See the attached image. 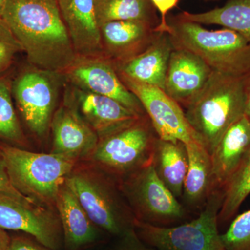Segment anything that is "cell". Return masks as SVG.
I'll use <instances>...</instances> for the list:
<instances>
[{"instance_id": "cell-1", "label": "cell", "mask_w": 250, "mask_h": 250, "mask_svg": "<svg viewBox=\"0 0 250 250\" xmlns=\"http://www.w3.org/2000/svg\"><path fill=\"white\" fill-rule=\"evenodd\" d=\"M1 17L33 66L65 72L77 60L57 0H7Z\"/></svg>"}, {"instance_id": "cell-2", "label": "cell", "mask_w": 250, "mask_h": 250, "mask_svg": "<svg viewBox=\"0 0 250 250\" xmlns=\"http://www.w3.org/2000/svg\"><path fill=\"white\" fill-rule=\"evenodd\" d=\"M245 78L213 71L201 93L186 108V118L210 154L245 113Z\"/></svg>"}, {"instance_id": "cell-3", "label": "cell", "mask_w": 250, "mask_h": 250, "mask_svg": "<svg viewBox=\"0 0 250 250\" xmlns=\"http://www.w3.org/2000/svg\"><path fill=\"white\" fill-rule=\"evenodd\" d=\"M94 225L119 238L134 231L135 219L115 179L79 161L65 181Z\"/></svg>"}, {"instance_id": "cell-4", "label": "cell", "mask_w": 250, "mask_h": 250, "mask_svg": "<svg viewBox=\"0 0 250 250\" xmlns=\"http://www.w3.org/2000/svg\"><path fill=\"white\" fill-rule=\"evenodd\" d=\"M169 25L174 48L195 54L213 71L239 78L250 75V42L239 33L227 28L208 30L179 19Z\"/></svg>"}, {"instance_id": "cell-5", "label": "cell", "mask_w": 250, "mask_h": 250, "mask_svg": "<svg viewBox=\"0 0 250 250\" xmlns=\"http://www.w3.org/2000/svg\"><path fill=\"white\" fill-rule=\"evenodd\" d=\"M0 148L15 188L39 205L55 208L59 188L79 161L52 152H31L6 143L0 145Z\"/></svg>"}, {"instance_id": "cell-6", "label": "cell", "mask_w": 250, "mask_h": 250, "mask_svg": "<svg viewBox=\"0 0 250 250\" xmlns=\"http://www.w3.org/2000/svg\"><path fill=\"white\" fill-rule=\"evenodd\" d=\"M155 130L147 114L99 139L83 161L116 181L152 164L156 140Z\"/></svg>"}, {"instance_id": "cell-7", "label": "cell", "mask_w": 250, "mask_h": 250, "mask_svg": "<svg viewBox=\"0 0 250 250\" xmlns=\"http://www.w3.org/2000/svg\"><path fill=\"white\" fill-rule=\"evenodd\" d=\"M223 200V190L215 188L200 214L192 221L160 227L136 220L135 231L143 243L158 250H225L218 229Z\"/></svg>"}, {"instance_id": "cell-8", "label": "cell", "mask_w": 250, "mask_h": 250, "mask_svg": "<svg viewBox=\"0 0 250 250\" xmlns=\"http://www.w3.org/2000/svg\"><path fill=\"white\" fill-rule=\"evenodd\" d=\"M117 183L137 221L167 227L187 219V208L161 182L152 164Z\"/></svg>"}, {"instance_id": "cell-9", "label": "cell", "mask_w": 250, "mask_h": 250, "mask_svg": "<svg viewBox=\"0 0 250 250\" xmlns=\"http://www.w3.org/2000/svg\"><path fill=\"white\" fill-rule=\"evenodd\" d=\"M58 72L26 69L12 81V95L26 125L38 137L50 127L58 98Z\"/></svg>"}, {"instance_id": "cell-10", "label": "cell", "mask_w": 250, "mask_h": 250, "mask_svg": "<svg viewBox=\"0 0 250 250\" xmlns=\"http://www.w3.org/2000/svg\"><path fill=\"white\" fill-rule=\"evenodd\" d=\"M0 228L21 231L44 246L61 250L64 246L60 218L55 208L0 192Z\"/></svg>"}, {"instance_id": "cell-11", "label": "cell", "mask_w": 250, "mask_h": 250, "mask_svg": "<svg viewBox=\"0 0 250 250\" xmlns=\"http://www.w3.org/2000/svg\"><path fill=\"white\" fill-rule=\"evenodd\" d=\"M118 75L126 88L141 102L159 139L173 142L180 141L185 145L200 143L182 106L164 90L140 83L121 74Z\"/></svg>"}, {"instance_id": "cell-12", "label": "cell", "mask_w": 250, "mask_h": 250, "mask_svg": "<svg viewBox=\"0 0 250 250\" xmlns=\"http://www.w3.org/2000/svg\"><path fill=\"white\" fill-rule=\"evenodd\" d=\"M65 72L78 88L113 99L140 115H146L141 102L122 82L111 60L82 57Z\"/></svg>"}, {"instance_id": "cell-13", "label": "cell", "mask_w": 250, "mask_h": 250, "mask_svg": "<svg viewBox=\"0 0 250 250\" xmlns=\"http://www.w3.org/2000/svg\"><path fill=\"white\" fill-rule=\"evenodd\" d=\"M50 127L53 154L82 161L98 145V134L67 102L54 112Z\"/></svg>"}, {"instance_id": "cell-14", "label": "cell", "mask_w": 250, "mask_h": 250, "mask_svg": "<svg viewBox=\"0 0 250 250\" xmlns=\"http://www.w3.org/2000/svg\"><path fill=\"white\" fill-rule=\"evenodd\" d=\"M213 70L200 57L188 51L172 49L166 73L164 92L187 108L197 98Z\"/></svg>"}, {"instance_id": "cell-15", "label": "cell", "mask_w": 250, "mask_h": 250, "mask_svg": "<svg viewBox=\"0 0 250 250\" xmlns=\"http://www.w3.org/2000/svg\"><path fill=\"white\" fill-rule=\"evenodd\" d=\"M70 104L99 139L139 119L140 115L113 99L76 88ZM144 116V115H143Z\"/></svg>"}, {"instance_id": "cell-16", "label": "cell", "mask_w": 250, "mask_h": 250, "mask_svg": "<svg viewBox=\"0 0 250 250\" xmlns=\"http://www.w3.org/2000/svg\"><path fill=\"white\" fill-rule=\"evenodd\" d=\"M77 55L93 57L104 50L95 0H57Z\"/></svg>"}, {"instance_id": "cell-17", "label": "cell", "mask_w": 250, "mask_h": 250, "mask_svg": "<svg viewBox=\"0 0 250 250\" xmlns=\"http://www.w3.org/2000/svg\"><path fill=\"white\" fill-rule=\"evenodd\" d=\"M156 26L146 21H120L100 26L104 48L116 59L115 63L125 62L141 54L155 41L159 34Z\"/></svg>"}, {"instance_id": "cell-18", "label": "cell", "mask_w": 250, "mask_h": 250, "mask_svg": "<svg viewBox=\"0 0 250 250\" xmlns=\"http://www.w3.org/2000/svg\"><path fill=\"white\" fill-rule=\"evenodd\" d=\"M173 49L170 35L162 33L144 52L125 62L113 63L118 74L164 90L169 60Z\"/></svg>"}, {"instance_id": "cell-19", "label": "cell", "mask_w": 250, "mask_h": 250, "mask_svg": "<svg viewBox=\"0 0 250 250\" xmlns=\"http://www.w3.org/2000/svg\"><path fill=\"white\" fill-rule=\"evenodd\" d=\"M55 208L62 223L65 250L83 249L100 239L103 231L94 225L65 182L57 193Z\"/></svg>"}, {"instance_id": "cell-20", "label": "cell", "mask_w": 250, "mask_h": 250, "mask_svg": "<svg viewBox=\"0 0 250 250\" xmlns=\"http://www.w3.org/2000/svg\"><path fill=\"white\" fill-rule=\"evenodd\" d=\"M250 149V121L243 116L231 125L210 154L215 188L223 190Z\"/></svg>"}, {"instance_id": "cell-21", "label": "cell", "mask_w": 250, "mask_h": 250, "mask_svg": "<svg viewBox=\"0 0 250 250\" xmlns=\"http://www.w3.org/2000/svg\"><path fill=\"white\" fill-rule=\"evenodd\" d=\"M188 166L182 199L184 207L202 208L215 189L210 154L200 143L185 145Z\"/></svg>"}, {"instance_id": "cell-22", "label": "cell", "mask_w": 250, "mask_h": 250, "mask_svg": "<svg viewBox=\"0 0 250 250\" xmlns=\"http://www.w3.org/2000/svg\"><path fill=\"white\" fill-rule=\"evenodd\" d=\"M152 164L156 174L177 199L182 198L188 158L185 144L180 141L156 140Z\"/></svg>"}, {"instance_id": "cell-23", "label": "cell", "mask_w": 250, "mask_h": 250, "mask_svg": "<svg viewBox=\"0 0 250 250\" xmlns=\"http://www.w3.org/2000/svg\"><path fill=\"white\" fill-rule=\"evenodd\" d=\"M178 19L200 24H217L239 33L250 42V0H229L222 7L200 14L184 12Z\"/></svg>"}, {"instance_id": "cell-24", "label": "cell", "mask_w": 250, "mask_h": 250, "mask_svg": "<svg viewBox=\"0 0 250 250\" xmlns=\"http://www.w3.org/2000/svg\"><path fill=\"white\" fill-rule=\"evenodd\" d=\"M149 0H95L99 26L112 21H146L158 26Z\"/></svg>"}, {"instance_id": "cell-25", "label": "cell", "mask_w": 250, "mask_h": 250, "mask_svg": "<svg viewBox=\"0 0 250 250\" xmlns=\"http://www.w3.org/2000/svg\"><path fill=\"white\" fill-rule=\"evenodd\" d=\"M12 81L6 75L0 77V140L6 144L23 148L27 139L15 109Z\"/></svg>"}, {"instance_id": "cell-26", "label": "cell", "mask_w": 250, "mask_h": 250, "mask_svg": "<svg viewBox=\"0 0 250 250\" xmlns=\"http://www.w3.org/2000/svg\"><path fill=\"white\" fill-rule=\"evenodd\" d=\"M223 200L218 223H225L234 216L250 194V149L241 165L224 187Z\"/></svg>"}, {"instance_id": "cell-27", "label": "cell", "mask_w": 250, "mask_h": 250, "mask_svg": "<svg viewBox=\"0 0 250 250\" xmlns=\"http://www.w3.org/2000/svg\"><path fill=\"white\" fill-rule=\"evenodd\" d=\"M221 241L225 250H250V210L233 220Z\"/></svg>"}, {"instance_id": "cell-28", "label": "cell", "mask_w": 250, "mask_h": 250, "mask_svg": "<svg viewBox=\"0 0 250 250\" xmlns=\"http://www.w3.org/2000/svg\"><path fill=\"white\" fill-rule=\"evenodd\" d=\"M21 51L22 47L12 31L0 17V77L9 70L16 55Z\"/></svg>"}, {"instance_id": "cell-29", "label": "cell", "mask_w": 250, "mask_h": 250, "mask_svg": "<svg viewBox=\"0 0 250 250\" xmlns=\"http://www.w3.org/2000/svg\"><path fill=\"white\" fill-rule=\"evenodd\" d=\"M153 6L159 11L161 16V21L159 25L155 28L157 33H167L170 31V25L167 22V15L169 12L177 7L179 0H149Z\"/></svg>"}, {"instance_id": "cell-30", "label": "cell", "mask_w": 250, "mask_h": 250, "mask_svg": "<svg viewBox=\"0 0 250 250\" xmlns=\"http://www.w3.org/2000/svg\"><path fill=\"white\" fill-rule=\"evenodd\" d=\"M0 192L9 194V195L22 199V200H26V201L36 202L29 197L21 194V192L15 188L14 186L11 184L7 170H6V164H5L4 156H3L1 148H0Z\"/></svg>"}, {"instance_id": "cell-31", "label": "cell", "mask_w": 250, "mask_h": 250, "mask_svg": "<svg viewBox=\"0 0 250 250\" xmlns=\"http://www.w3.org/2000/svg\"><path fill=\"white\" fill-rule=\"evenodd\" d=\"M9 250H54L44 246L32 237L24 236L11 238Z\"/></svg>"}, {"instance_id": "cell-32", "label": "cell", "mask_w": 250, "mask_h": 250, "mask_svg": "<svg viewBox=\"0 0 250 250\" xmlns=\"http://www.w3.org/2000/svg\"><path fill=\"white\" fill-rule=\"evenodd\" d=\"M120 238L121 243L115 250H152L140 239L135 229Z\"/></svg>"}, {"instance_id": "cell-33", "label": "cell", "mask_w": 250, "mask_h": 250, "mask_svg": "<svg viewBox=\"0 0 250 250\" xmlns=\"http://www.w3.org/2000/svg\"><path fill=\"white\" fill-rule=\"evenodd\" d=\"M245 113L244 116L250 121V75L245 78Z\"/></svg>"}, {"instance_id": "cell-34", "label": "cell", "mask_w": 250, "mask_h": 250, "mask_svg": "<svg viewBox=\"0 0 250 250\" xmlns=\"http://www.w3.org/2000/svg\"><path fill=\"white\" fill-rule=\"evenodd\" d=\"M11 238L6 230L0 228V250H9Z\"/></svg>"}, {"instance_id": "cell-35", "label": "cell", "mask_w": 250, "mask_h": 250, "mask_svg": "<svg viewBox=\"0 0 250 250\" xmlns=\"http://www.w3.org/2000/svg\"><path fill=\"white\" fill-rule=\"evenodd\" d=\"M6 1H7V0H0V17H1V15H2L3 11H4Z\"/></svg>"}]
</instances>
